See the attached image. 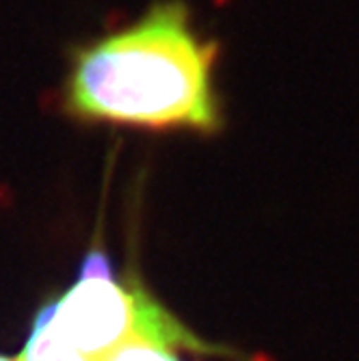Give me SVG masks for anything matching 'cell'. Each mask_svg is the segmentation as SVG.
<instances>
[{
	"label": "cell",
	"instance_id": "cell-1",
	"mask_svg": "<svg viewBox=\"0 0 359 361\" xmlns=\"http://www.w3.org/2000/svg\"><path fill=\"white\" fill-rule=\"evenodd\" d=\"M219 54L186 3L158 0L139 20L70 50L56 104L78 123L214 137L225 126Z\"/></svg>",
	"mask_w": 359,
	"mask_h": 361
},
{
	"label": "cell",
	"instance_id": "cell-2",
	"mask_svg": "<svg viewBox=\"0 0 359 361\" xmlns=\"http://www.w3.org/2000/svg\"><path fill=\"white\" fill-rule=\"evenodd\" d=\"M130 342L230 361L251 359L197 336L139 277H117L109 255L95 243L74 283L37 312L16 361H107Z\"/></svg>",
	"mask_w": 359,
	"mask_h": 361
},
{
	"label": "cell",
	"instance_id": "cell-3",
	"mask_svg": "<svg viewBox=\"0 0 359 361\" xmlns=\"http://www.w3.org/2000/svg\"><path fill=\"white\" fill-rule=\"evenodd\" d=\"M184 353L147 342H130L113 353L107 361H184Z\"/></svg>",
	"mask_w": 359,
	"mask_h": 361
},
{
	"label": "cell",
	"instance_id": "cell-4",
	"mask_svg": "<svg viewBox=\"0 0 359 361\" xmlns=\"http://www.w3.org/2000/svg\"><path fill=\"white\" fill-rule=\"evenodd\" d=\"M0 361H16V357L11 359V357H5V355H0Z\"/></svg>",
	"mask_w": 359,
	"mask_h": 361
}]
</instances>
